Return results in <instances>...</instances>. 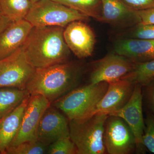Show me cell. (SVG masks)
I'll return each instance as SVG.
<instances>
[{
    "mask_svg": "<svg viewBox=\"0 0 154 154\" xmlns=\"http://www.w3.org/2000/svg\"><path fill=\"white\" fill-rule=\"evenodd\" d=\"M64 30L60 27H33L22 48L34 69L68 61L71 51L64 38Z\"/></svg>",
    "mask_w": 154,
    "mask_h": 154,
    "instance_id": "1",
    "label": "cell"
},
{
    "mask_svg": "<svg viewBox=\"0 0 154 154\" xmlns=\"http://www.w3.org/2000/svg\"><path fill=\"white\" fill-rule=\"evenodd\" d=\"M82 74V66L72 62L36 69L26 90L30 95L39 94L51 103L77 88Z\"/></svg>",
    "mask_w": 154,
    "mask_h": 154,
    "instance_id": "2",
    "label": "cell"
},
{
    "mask_svg": "<svg viewBox=\"0 0 154 154\" xmlns=\"http://www.w3.org/2000/svg\"><path fill=\"white\" fill-rule=\"evenodd\" d=\"M107 82L91 84L76 88L51 103L69 121L93 115L96 106L108 88Z\"/></svg>",
    "mask_w": 154,
    "mask_h": 154,
    "instance_id": "3",
    "label": "cell"
},
{
    "mask_svg": "<svg viewBox=\"0 0 154 154\" xmlns=\"http://www.w3.org/2000/svg\"><path fill=\"white\" fill-rule=\"evenodd\" d=\"M108 114L96 113L80 119L69 121L70 137L77 154H104L106 152L104 134Z\"/></svg>",
    "mask_w": 154,
    "mask_h": 154,
    "instance_id": "4",
    "label": "cell"
},
{
    "mask_svg": "<svg viewBox=\"0 0 154 154\" xmlns=\"http://www.w3.org/2000/svg\"><path fill=\"white\" fill-rule=\"evenodd\" d=\"M89 18L53 0H39L33 4L25 19L33 27L65 28L74 21L86 22Z\"/></svg>",
    "mask_w": 154,
    "mask_h": 154,
    "instance_id": "5",
    "label": "cell"
},
{
    "mask_svg": "<svg viewBox=\"0 0 154 154\" xmlns=\"http://www.w3.org/2000/svg\"><path fill=\"white\" fill-rule=\"evenodd\" d=\"M106 152L109 154H130L136 151L134 135L126 122L117 116L108 115L104 134Z\"/></svg>",
    "mask_w": 154,
    "mask_h": 154,
    "instance_id": "6",
    "label": "cell"
},
{
    "mask_svg": "<svg viewBox=\"0 0 154 154\" xmlns=\"http://www.w3.org/2000/svg\"><path fill=\"white\" fill-rule=\"evenodd\" d=\"M22 46L13 55L2 60L0 88L11 87L26 89L27 83L36 69L26 59Z\"/></svg>",
    "mask_w": 154,
    "mask_h": 154,
    "instance_id": "7",
    "label": "cell"
},
{
    "mask_svg": "<svg viewBox=\"0 0 154 154\" xmlns=\"http://www.w3.org/2000/svg\"><path fill=\"white\" fill-rule=\"evenodd\" d=\"M143 102L142 87L135 85L132 96L126 105L120 110L109 114L119 116L126 122L134 136L136 152L140 154H145L146 151L143 141L145 128Z\"/></svg>",
    "mask_w": 154,
    "mask_h": 154,
    "instance_id": "8",
    "label": "cell"
},
{
    "mask_svg": "<svg viewBox=\"0 0 154 154\" xmlns=\"http://www.w3.org/2000/svg\"><path fill=\"white\" fill-rule=\"evenodd\" d=\"M51 103L39 94L30 95L19 131L8 148L25 141L37 140L36 134L42 116Z\"/></svg>",
    "mask_w": 154,
    "mask_h": 154,
    "instance_id": "9",
    "label": "cell"
},
{
    "mask_svg": "<svg viewBox=\"0 0 154 154\" xmlns=\"http://www.w3.org/2000/svg\"><path fill=\"white\" fill-rule=\"evenodd\" d=\"M70 137L69 120L63 113L51 105L42 116L36 139L48 146L61 139Z\"/></svg>",
    "mask_w": 154,
    "mask_h": 154,
    "instance_id": "10",
    "label": "cell"
},
{
    "mask_svg": "<svg viewBox=\"0 0 154 154\" xmlns=\"http://www.w3.org/2000/svg\"><path fill=\"white\" fill-rule=\"evenodd\" d=\"M135 64L115 52L108 54L94 63L90 75V83H109L120 79L132 70Z\"/></svg>",
    "mask_w": 154,
    "mask_h": 154,
    "instance_id": "11",
    "label": "cell"
},
{
    "mask_svg": "<svg viewBox=\"0 0 154 154\" xmlns=\"http://www.w3.org/2000/svg\"><path fill=\"white\" fill-rule=\"evenodd\" d=\"M83 22H72L63 31L64 38L69 49L79 58L91 56L96 42L94 31Z\"/></svg>",
    "mask_w": 154,
    "mask_h": 154,
    "instance_id": "12",
    "label": "cell"
},
{
    "mask_svg": "<svg viewBox=\"0 0 154 154\" xmlns=\"http://www.w3.org/2000/svg\"><path fill=\"white\" fill-rule=\"evenodd\" d=\"M108 83L107 91L96 106L94 114L110 113L120 110L128 102L134 91L135 85L121 79Z\"/></svg>",
    "mask_w": 154,
    "mask_h": 154,
    "instance_id": "13",
    "label": "cell"
},
{
    "mask_svg": "<svg viewBox=\"0 0 154 154\" xmlns=\"http://www.w3.org/2000/svg\"><path fill=\"white\" fill-rule=\"evenodd\" d=\"M102 22L120 28H131L140 23L137 11L126 5L121 0H101Z\"/></svg>",
    "mask_w": 154,
    "mask_h": 154,
    "instance_id": "14",
    "label": "cell"
},
{
    "mask_svg": "<svg viewBox=\"0 0 154 154\" xmlns=\"http://www.w3.org/2000/svg\"><path fill=\"white\" fill-rule=\"evenodd\" d=\"M33 27L25 19L10 23L0 33V60L13 55L24 45Z\"/></svg>",
    "mask_w": 154,
    "mask_h": 154,
    "instance_id": "15",
    "label": "cell"
},
{
    "mask_svg": "<svg viewBox=\"0 0 154 154\" xmlns=\"http://www.w3.org/2000/svg\"><path fill=\"white\" fill-rule=\"evenodd\" d=\"M114 48L116 53L134 63L154 59V39L122 38L116 42Z\"/></svg>",
    "mask_w": 154,
    "mask_h": 154,
    "instance_id": "16",
    "label": "cell"
},
{
    "mask_svg": "<svg viewBox=\"0 0 154 154\" xmlns=\"http://www.w3.org/2000/svg\"><path fill=\"white\" fill-rule=\"evenodd\" d=\"M30 95L12 112L0 120V152L5 154L19 131Z\"/></svg>",
    "mask_w": 154,
    "mask_h": 154,
    "instance_id": "17",
    "label": "cell"
},
{
    "mask_svg": "<svg viewBox=\"0 0 154 154\" xmlns=\"http://www.w3.org/2000/svg\"><path fill=\"white\" fill-rule=\"evenodd\" d=\"M29 95L26 89L0 88V120L15 110Z\"/></svg>",
    "mask_w": 154,
    "mask_h": 154,
    "instance_id": "18",
    "label": "cell"
},
{
    "mask_svg": "<svg viewBox=\"0 0 154 154\" xmlns=\"http://www.w3.org/2000/svg\"><path fill=\"white\" fill-rule=\"evenodd\" d=\"M88 17L102 22V5L101 0H53Z\"/></svg>",
    "mask_w": 154,
    "mask_h": 154,
    "instance_id": "19",
    "label": "cell"
},
{
    "mask_svg": "<svg viewBox=\"0 0 154 154\" xmlns=\"http://www.w3.org/2000/svg\"><path fill=\"white\" fill-rule=\"evenodd\" d=\"M32 5L30 0H0L1 15L12 22L25 19Z\"/></svg>",
    "mask_w": 154,
    "mask_h": 154,
    "instance_id": "20",
    "label": "cell"
},
{
    "mask_svg": "<svg viewBox=\"0 0 154 154\" xmlns=\"http://www.w3.org/2000/svg\"><path fill=\"white\" fill-rule=\"evenodd\" d=\"M121 79L128 80L134 85L142 88L154 80V59L145 62L135 63L132 70Z\"/></svg>",
    "mask_w": 154,
    "mask_h": 154,
    "instance_id": "21",
    "label": "cell"
},
{
    "mask_svg": "<svg viewBox=\"0 0 154 154\" xmlns=\"http://www.w3.org/2000/svg\"><path fill=\"white\" fill-rule=\"evenodd\" d=\"M48 146L38 140L28 141L10 147L5 154H43L47 153Z\"/></svg>",
    "mask_w": 154,
    "mask_h": 154,
    "instance_id": "22",
    "label": "cell"
},
{
    "mask_svg": "<svg viewBox=\"0 0 154 154\" xmlns=\"http://www.w3.org/2000/svg\"><path fill=\"white\" fill-rule=\"evenodd\" d=\"M46 154H77V150L70 137L65 138L48 146Z\"/></svg>",
    "mask_w": 154,
    "mask_h": 154,
    "instance_id": "23",
    "label": "cell"
},
{
    "mask_svg": "<svg viewBox=\"0 0 154 154\" xmlns=\"http://www.w3.org/2000/svg\"><path fill=\"white\" fill-rule=\"evenodd\" d=\"M145 128L143 141L146 149L154 153V115L151 112L147 113L144 119Z\"/></svg>",
    "mask_w": 154,
    "mask_h": 154,
    "instance_id": "24",
    "label": "cell"
},
{
    "mask_svg": "<svg viewBox=\"0 0 154 154\" xmlns=\"http://www.w3.org/2000/svg\"><path fill=\"white\" fill-rule=\"evenodd\" d=\"M124 36L125 38L154 39V24L140 23L134 26Z\"/></svg>",
    "mask_w": 154,
    "mask_h": 154,
    "instance_id": "25",
    "label": "cell"
},
{
    "mask_svg": "<svg viewBox=\"0 0 154 154\" xmlns=\"http://www.w3.org/2000/svg\"><path fill=\"white\" fill-rule=\"evenodd\" d=\"M143 88V99H144L149 112L154 115V80Z\"/></svg>",
    "mask_w": 154,
    "mask_h": 154,
    "instance_id": "26",
    "label": "cell"
},
{
    "mask_svg": "<svg viewBox=\"0 0 154 154\" xmlns=\"http://www.w3.org/2000/svg\"><path fill=\"white\" fill-rule=\"evenodd\" d=\"M130 8L139 11L154 8V0H121Z\"/></svg>",
    "mask_w": 154,
    "mask_h": 154,
    "instance_id": "27",
    "label": "cell"
},
{
    "mask_svg": "<svg viewBox=\"0 0 154 154\" xmlns=\"http://www.w3.org/2000/svg\"><path fill=\"white\" fill-rule=\"evenodd\" d=\"M137 11L140 18V23L154 24V8Z\"/></svg>",
    "mask_w": 154,
    "mask_h": 154,
    "instance_id": "28",
    "label": "cell"
},
{
    "mask_svg": "<svg viewBox=\"0 0 154 154\" xmlns=\"http://www.w3.org/2000/svg\"><path fill=\"white\" fill-rule=\"evenodd\" d=\"M12 21L8 17L1 15L0 17V33L5 30Z\"/></svg>",
    "mask_w": 154,
    "mask_h": 154,
    "instance_id": "29",
    "label": "cell"
},
{
    "mask_svg": "<svg viewBox=\"0 0 154 154\" xmlns=\"http://www.w3.org/2000/svg\"><path fill=\"white\" fill-rule=\"evenodd\" d=\"M38 1H39V0H30V2L33 3H33L36 2H38Z\"/></svg>",
    "mask_w": 154,
    "mask_h": 154,
    "instance_id": "30",
    "label": "cell"
},
{
    "mask_svg": "<svg viewBox=\"0 0 154 154\" xmlns=\"http://www.w3.org/2000/svg\"><path fill=\"white\" fill-rule=\"evenodd\" d=\"M2 61L0 60V69L2 67Z\"/></svg>",
    "mask_w": 154,
    "mask_h": 154,
    "instance_id": "31",
    "label": "cell"
},
{
    "mask_svg": "<svg viewBox=\"0 0 154 154\" xmlns=\"http://www.w3.org/2000/svg\"><path fill=\"white\" fill-rule=\"evenodd\" d=\"M1 15H1V11H0V17H1Z\"/></svg>",
    "mask_w": 154,
    "mask_h": 154,
    "instance_id": "32",
    "label": "cell"
},
{
    "mask_svg": "<svg viewBox=\"0 0 154 154\" xmlns=\"http://www.w3.org/2000/svg\"><path fill=\"white\" fill-rule=\"evenodd\" d=\"M0 154H1V152H0Z\"/></svg>",
    "mask_w": 154,
    "mask_h": 154,
    "instance_id": "33",
    "label": "cell"
}]
</instances>
